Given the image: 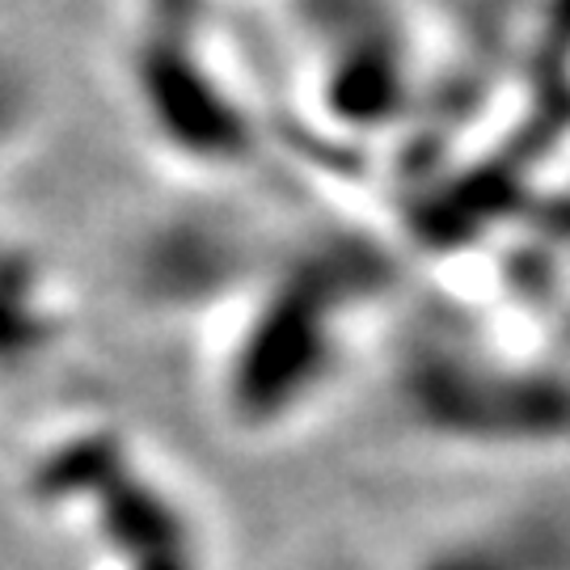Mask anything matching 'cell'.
Returning <instances> with one entry per match:
<instances>
[{
	"instance_id": "6da1fadb",
	"label": "cell",
	"mask_w": 570,
	"mask_h": 570,
	"mask_svg": "<svg viewBox=\"0 0 570 570\" xmlns=\"http://www.w3.org/2000/svg\"><path fill=\"white\" fill-rule=\"evenodd\" d=\"M402 570H570V503H503L428 537Z\"/></svg>"
}]
</instances>
